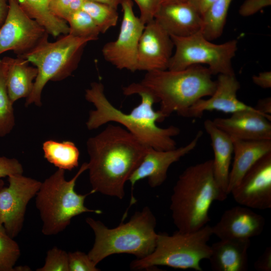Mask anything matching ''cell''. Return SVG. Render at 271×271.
<instances>
[{
  "label": "cell",
  "mask_w": 271,
  "mask_h": 271,
  "mask_svg": "<svg viewBox=\"0 0 271 271\" xmlns=\"http://www.w3.org/2000/svg\"><path fill=\"white\" fill-rule=\"evenodd\" d=\"M123 94L126 96L138 94L141 97V103L128 113L114 106L104 93V87L100 82H93L90 88L85 90V97L92 103L95 109L89 112L86 125L87 129H97L110 122L119 123L129 132L149 147L165 151L176 148L173 137L179 135V127L170 125L162 128L157 122L165 120L158 110L155 111L153 105L158 100L152 93L140 82L132 83L122 87Z\"/></svg>",
  "instance_id": "1"
},
{
  "label": "cell",
  "mask_w": 271,
  "mask_h": 271,
  "mask_svg": "<svg viewBox=\"0 0 271 271\" xmlns=\"http://www.w3.org/2000/svg\"><path fill=\"white\" fill-rule=\"evenodd\" d=\"M149 147L126 129L112 124L89 138L86 148L91 192L123 199L124 184Z\"/></svg>",
  "instance_id": "2"
},
{
  "label": "cell",
  "mask_w": 271,
  "mask_h": 271,
  "mask_svg": "<svg viewBox=\"0 0 271 271\" xmlns=\"http://www.w3.org/2000/svg\"><path fill=\"white\" fill-rule=\"evenodd\" d=\"M216 200L222 201L212 160L187 167L179 176L171 197L170 209L178 230L192 232L207 225Z\"/></svg>",
  "instance_id": "3"
},
{
  "label": "cell",
  "mask_w": 271,
  "mask_h": 271,
  "mask_svg": "<svg viewBox=\"0 0 271 271\" xmlns=\"http://www.w3.org/2000/svg\"><path fill=\"white\" fill-rule=\"evenodd\" d=\"M212 75L208 67L194 65L179 70L147 72L140 83L160 103L159 110L165 119L174 112L187 117L197 101L214 93L216 82Z\"/></svg>",
  "instance_id": "4"
},
{
  "label": "cell",
  "mask_w": 271,
  "mask_h": 271,
  "mask_svg": "<svg viewBox=\"0 0 271 271\" xmlns=\"http://www.w3.org/2000/svg\"><path fill=\"white\" fill-rule=\"evenodd\" d=\"M86 222L95 236L88 254L96 265L114 254L128 253L142 258L151 254L156 247L157 221L148 206L136 212L127 222H121L113 228H109L100 221L91 217L87 218Z\"/></svg>",
  "instance_id": "5"
},
{
  "label": "cell",
  "mask_w": 271,
  "mask_h": 271,
  "mask_svg": "<svg viewBox=\"0 0 271 271\" xmlns=\"http://www.w3.org/2000/svg\"><path fill=\"white\" fill-rule=\"evenodd\" d=\"M88 163H84L70 180L65 178V170L58 169L45 181L36 195V206L42 222V232L45 235H56L63 231L71 219L87 212L100 214L99 210L90 209L84 205V195L75 190L80 176L88 170Z\"/></svg>",
  "instance_id": "6"
},
{
  "label": "cell",
  "mask_w": 271,
  "mask_h": 271,
  "mask_svg": "<svg viewBox=\"0 0 271 271\" xmlns=\"http://www.w3.org/2000/svg\"><path fill=\"white\" fill-rule=\"evenodd\" d=\"M213 235L212 226L207 224L189 232L177 231L173 235L158 233L156 247L148 256L131 261L130 268L150 269L158 265L202 271L200 262L208 259L211 252L208 244Z\"/></svg>",
  "instance_id": "7"
},
{
  "label": "cell",
  "mask_w": 271,
  "mask_h": 271,
  "mask_svg": "<svg viewBox=\"0 0 271 271\" xmlns=\"http://www.w3.org/2000/svg\"><path fill=\"white\" fill-rule=\"evenodd\" d=\"M90 41L68 34L55 42L47 40L20 57L27 59L38 70L33 90L25 102L26 106L32 104L42 105V93L45 85L49 81H60L70 76L78 67L84 49Z\"/></svg>",
  "instance_id": "8"
},
{
  "label": "cell",
  "mask_w": 271,
  "mask_h": 271,
  "mask_svg": "<svg viewBox=\"0 0 271 271\" xmlns=\"http://www.w3.org/2000/svg\"><path fill=\"white\" fill-rule=\"evenodd\" d=\"M171 37L175 51L168 69L179 70L194 65L206 64L212 75H235L232 59L237 50L236 40L216 44L207 39L202 31L188 37Z\"/></svg>",
  "instance_id": "9"
},
{
  "label": "cell",
  "mask_w": 271,
  "mask_h": 271,
  "mask_svg": "<svg viewBox=\"0 0 271 271\" xmlns=\"http://www.w3.org/2000/svg\"><path fill=\"white\" fill-rule=\"evenodd\" d=\"M8 11L0 27V55L13 51L22 57L48 40L46 29L30 18L16 0H8Z\"/></svg>",
  "instance_id": "10"
},
{
  "label": "cell",
  "mask_w": 271,
  "mask_h": 271,
  "mask_svg": "<svg viewBox=\"0 0 271 271\" xmlns=\"http://www.w3.org/2000/svg\"><path fill=\"white\" fill-rule=\"evenodd\" d=\"M121 6L123 15L118 37L104 44L102 53L105 60L116 68L135 72L139 40L145 25L135 15L132 0H124Z\"/></svg>",
  "instance_id": "11"
},
{
  "label": "cell",
  "mask_w": 271,
  "mask_h": 271,
  "mask_svg": "<svg viewBox=\"0 0 271 271\" xmlns=\"http://www.w3.org/2000/svg\"><path fill=\"white\" fill-rule=\"evenodd\" d=\"M9 186L0 190V223L14 238L23 228L27 206L42 182L23 174L8 177Z\"/></svg>",
  "instance_id": "12"
},
{
  "label": "cell",
  "mask_w": 271,
  "mask_h": 271,
  "mask_svg": "<svg viewBox=\"0 0 271 271\" xmlns=\"http://www.w3.org/2000/svg\"><path fill=\"white\" fill-rule=\"evenodd\" d=\"M230 194L240 205L258 210L271 208V152L245 173Z\"/></svg>",
  "instance_id": "13"
},
{
  "label": "cell",
  "mask_w": 271,
  "mask_h": 271,
  "mask_svg": "<svg viewBox=\"0 0 271 271\" xmlns=\"http://www.w3.org/2000/svg\"><path fill=\"white\" fill-rule=\"evenodd\" d=\"M202 134V131L199 130L186 145L172 150L161 151L149 147L140 164L128 179L131 190L128 208L136 201L132 191L135 184L142 179L147 178L151 187L161 185L166 180L170 166L192 151L197 146Z\"/></svg>",
  "instance_id": "14"
},
{
  "label": "cell",
  "mask_w": 271,
  "mask_h": 271,
  "mask_svg": "<svg viewBox=\"0 0 271 271\" xmlns=\"http://www.w3.org/2000/svg\"><path fill=\"white\" fill-rule=\"evenodd\" d=\"M174 47L171 36L154 19L145 25L137 53V70H166Z\"/></svg>",
  "instance_id": "15"
},
{
  "label": "cell",
  "mask_w": 271,
  "mask_h": 271,
  "mask_svg": "<svg viewBox=\"0 0 271 271\" xmlns=\"http://www.w3.org/2000/svg\"><path fill=\"white\" fill-rule=\"evenodd\" d=\"M264 225L263 216L240 205L225 210L212 231L220 239H250L260 235Z\"/></svg>",
  "instance_id": "16"
},
{
  "label": "cell",
  "mask_w": 271,
  "mask_h": 271,
  "mask_svg": "<svg viewBox=\"0 0 271 271\" xmlns=\"http://www.w3.org/2000/svg\"><path fill=\"white\" fill-rule=\"evenodd\" d=\"M154 20L170 36L188 37L202 31V16L188 1L163 2Z\"/></svg>",
  "instance_id": "17"
},
{
  "label": "cell",
  "mask_w": 271,
  "mask_h": 271,
  "mask_svg": "<svg viewBox=\"0 0 271 271\" xmlns=\"http://www.w3.org/2000/svg\"><path fill=\"white\" fill-rule=\"evenodd\" d=\"M216 89L210 98L197 101L189 109L188 117H200L204 111L217 110L233 113L255 108L239 100L237 93L240 88L235 75L219 74L216 81Z\"/></svg>",
  "instance_id": "18"
},
{
  "label": "cell",
  "mask_w": 271,
  "mask_h": 271,
  "mask_svg": "<svg viewBox=\"0 0 271 271\" xmlns=\"http://www.w3.org/2000/svg\"><path fill=\"white\" fill-rule=\"evenodd\" d=\"M271 115L255 108L232 113L227 118H216L212 121L231 137L243 140H271Z\"/></svg>",
  "instance_id": "19"
},
{
  "label": "cell",
  "mask_w": 271,
  "mask_h": 271,
  "mask_svg": "<svg viewBox=\"0 0 271 271\" xmlns=\"http://www.w3.org/2000/svg\"><path fill=\"white\" fill-rule=\"evenodd\" d=\"M203 124L211 141L214 153V159L212 160L213 174L222 201L228 195L230 166L233 153V143L231 137L219 128L212 120L206 119Z\"/></svg>",
  "instance_id": "20"
},
{
  "label": "cell",
  "mask_w": 271,
  "mask_h": 271,
  "mask_svg": "<svg viewBox=\"0 0 271 271\" xmlns=\"http://www.w3.org/2000/svg\"><path fill=\"white\" fill-rule=\"evenodd\" d=\"M234 158L230 170L228 194L245 173L261 158L271 152V140H243L231 137Z\"/></svg>",
  "instance_id": "21"
},
{
  "label": "cell",
  "mask_w": 271,
  "mask_h": 271,
  "mask_svg": "<svg viewBox=\"0 0 271 271\" xmlns=\"http://www.w3.org/2000/svg\"><path fill=\"white\" fill-rule=\"evenodd\" d=\"M250 239H220L211 245L209 258L214 271H246Z\"/></svg>",
  "instance_id": "22"
},
{
  "label": "cell",
  "mask_w": 271,
  "mask_h": 271,
  "mask_svg": "<svg viewBox=\"0 0 271 271\" xmlns=\"http://www.w3.org/2000/svg\"><path fill=\"white\" fill-rule=\"evenodd\" d=\"M26 59L17 57L10 58L6 76L8 95L13 104L21 98H27L31 94L37 76L36 67L29 65Z\"/></svg>",
  "instance_id": "23"
},
{
  "label": "cell",
  "mask_w": 271,
  "mask_h": 271,
  "mask_svg": "<svg viewBox=\"0 0 271 271\" xmlns=\"http://www.w3.org/2000/svg\"><path fill=\"white\" fill-rule=\"evenodd\" d=\"M52 0H16L22 10L44 27L49 35L58 37L69 34L66 21L55 17L50 9Z\"/></svg>",
  "instance_id": "24"
},
{
  "label": "cell",
  "mask_w": 271,
  "mask_h": 271,
  "mask_svg": "<svg viewBox=\"0 0 271 271\" xmlns=\"http://www.w3.org/2000/svg\"><path fill=\"white\" fill-rule=\"evenodd\" d=\"M42 149L45 158L58 169L70 171L78 166L80 153L72 142L48 140Z\"/></svg>",
  "instance_id": "25"
},
{
  "label": "cell",
  "mask_w": 271,
  "mask_h": 271,
  "mask_svg": "<svg viewBox=\"0 0 271 271\" xmlns=\"http://www.w3.org/2000/svg\"><path fill=\"white\" fill-rule=\"evenodd\" d=\"M232 1L215 0L202 15V33L208 40L216 39L221 35Z\"/></svg>",
  "instance_id": "26"
},
{
  "label": "cell",
  "mask_w": 271,
  "mask_h": 271,
  "mask_svg": "<svg viewBox=\"0 0 271 271\" xmlns=\"http://www.w3.org/2000/svg\"><path fill=\"white\" fill-rule=\"evenodd\" d=\"M10 58L0 60V137L8 134L15 124L13 104L8 95L6 76Z\"/></svg>",
  "instance_id": "27"
},
{
  "label": "cell",
  "mask_w": 271,
  "mask_h": 271,
  "mask_svg": "<svg viewBox=\"0 0 271 271\" xmlns=\"http://www.w3.org/2000/svg\"><path fill=\"white\" fill-rule=\"evenodd\" d=\"M81 9L91 17L100 33H105L117 24L118 18L117 9L110 6L86 0Z\"/></svg>",
  "instance_id": "28"
},
{
  "label": "cell",
  "mask_w": 271,
  "mask_h": 271,
  "mask_svg": "<svg viewBox=\"0 0 271 271\" xmlns=\"http://www.w3.org/2000/svg\"><path fill=\"white\" fill-rule=\"evenodd\" d=\"M69 34L76 37L94 41L98 38L100 31L91 17L82 9L72 14L66 21Z\"/></svg>",
  "instance_id": "29"
},
{
  "label": "cell",
  "mask_w": 271,
  "mask_h": 271,
  "mask_svg": "<svg viewBox=\"0 0 271 271\" xmlns=\"http://www.w3.org/2000/svg\"><path fill=\"white\" fill-rule=\"evenodd\" d=\"M21 254L19 244L0 223V271H14Z\"/></svg>",
  "instance_id": "30"
},
{
  "label": "cell",
  "mask_w": 271,
  "mask_h": 271,
  "mask_svg": "<svg viewBox=\"0 0 271 271\" xmlns=\"http://www.w3.org/2000/svg\"><path fill=\"white\" fill-rule=\"evenodd\" d=\"M37 271H69L68 253L56 246L48 250L44 265Z\"/></svg>",
  "instance_id": "31"
},
{
  "label": "cell",
  "mask_w": 271,
  "mask_h": 271,
  "mask_svg": "<svg viewBox=\"0 0 271 271\" xmlns=\"http://www.w3.org/2000/svg\"><path fill=\"white\" fill-rule=\"evenodd\" d=\"M86 0H52L50 9L58 18L65 21L75 12L81 10Z\"/></svg>",
  "instance_id": "32"
},
{
  "label": "cell",
  "mask_w": 271,
  "mask_h": 271,
  "mask_svg": "<svg viewBox=\"0 0 271 271\" xmlns=\"http://www.w3.org/2000/svg\"><path fill=\"white\" fill-rule=\"evenodd\" d=\"M88 254L76 251L68 253L69 271H98Z\"/></svg>",
  "instance_id": "33"
},
{
  "label": "cell",
  "mask_w": 271,
  "mask_h": 271,
  "mask_svg": "<svg viewBox=\"0 0 271 271\" xmlns=\"http://www.w3.org/2000/svg\"><path fill=\"white\" fill-rule=\"evenodd\" d=\"M140 11V18L146 25L154 19V16L162 3L161 0H133Z\"/></svg>",
  "instance_id": "34"
},
{
  "label": "cell",
  "mask_w": 271,
  "mask_h": 271,
  "mask_svg": "<svg viewBox=\"0 0 271 271\" xmlns=\"http://www.w3.org/2000/svg\"><path fill=\"white\" fill-rule=\"evenodd\" d=\"M23 171L22 165L17 159L0 157V178L23 174Z\"/></svg>",
  "instance_id": "35"
},
{
  "label": "cell",
  "mask_w": 271,
  "mask_h": 271,
  "mask_svg": "<svg viewBox=\"0 0 271 271\" xmlns=\"http://www.w3.org/2000/svg\"><path fill=\"white\" fill-rule=\"evenodd\" d=\"M271 5V0H245L240 6L239 14L243 17L253 15Z\"/></svg>",
  "instance_id": "36"
},
{
  "label": "cell",
  "mask_w": 271,
  "mask_h": 271,
  "mask_svg": "<svg viewBox=\"0 0 271 271\" xmlns=\"http://www.w3.org/2000/svg\"><path fill=\"white\" fill-rule=\"evenodd\" d=\"M254 267L258 271L271 270V247L265 248L254 263Z\"/></svg>",
  "instance_id": "37"
},
{
  "label": "cell",
  "mask_w": 271,
  "mask_h": 271,
  "mask_svg": "<svg viewBox=\"0 0 271 271\" xmlns=\"http://www.w3.org/2000/svg\"><path fill=\"white\" fill-rule=\"evenodd\" d=\"M253 82L261 88L267 89L271 87V72L263 71L252 77Z\"/></svg>",
  "instance_id": "38"
},
{
  "label": "cell",
  "mask_w": 271,
  "mask_h": 271,
  "mask_svg": "<svg viewBox=\"0 0 271 271\" xmlns=\"http://www.w3.org/2000/svg\"><path fill=\"white\" fill-rule=\"evenodd\" d=\"M215 0H187L195 9L202 16Z\"/></svg>",
  "instance_id": "39"
},
{
  "label": "cell",
  "mask_w": 271,
  "mask_h": 271,
  "mask_svg": "<svg viewBox=\"0 0 271 271\" xmlns=\"http://www.w3.org/2000/svg\"><path fill=\"white\" fill-rule=\"evenodd\" d=\"M254 108L259 112L267 115L271 113V98L267 97L259 99Z\"/></svg>",
  "instance_id": "40"
},
{
  "label": "cell",
  "mask_w": 271,
  "mask_h": 271,
  "mask_svg": "<svg viewBox=\"0 0 271 271\" xmlns=\"http://www.w3.org/2000/svg\"><path fill=\"white\" fill-rule=\"evenodd\" d=\"M8 8V0H0V27L6 19Z\"/></svg>",
  "instance_id": "41"
},
{
  "label": "cell",
  "mask_w": 271,
  "mask_h": 271,
  "mask_svg": "<svg viewBox=\"0 0 271 271\" xmlns=\"http://www.w3.org/2000/svg\"><path fill=\"white\" fill-rule=\"evenodd\" d=\"M103 4L117 9L118 6L122 4L124 0H89Z\"/></svg>",
  "instance_id": "42"
},
{
  "label": "cell",
  "mask_w": 271,
  "mask_h": 271,
  "mask_svg": "<svg viewBox=\"0 0 271 271\" xmlns=\"http://www.w3.org/2000/svg\"><path fill=\"white\" fill-rule=\"evenodd\" d=\"M31 270L30 267L27 265H19L14 266V271H30Z\"/></svg>",
  "instance_id": "43"
},
{
  "label": "cell",
  "mask_w": 271,
  "mask_h": 271,
  "mask_svg": "<svg viewBox=\"0 0 271 271\" xmlns=\"http://www.w3.org/2000/svg\"><path fill=\"white\" fill-rule=\"evenodd\" d=\"M162 3L172 1H187V0H161Z\"/></svg>",
  "instance_id": "44"
},
{
  "label": "cell",
  "mask_w": 271,
  "mask_h": 271,
  "mask_svg": "<svg viewBox=\"0 0 271 271\" xmlns=\"http://www.w3.org/2000/svg\"><path fill=\"white\" fill-rule=\"evenodd\" d=\"M4 186V182L2 180L0 179V190Z\"/></svg>",
  "instance_id": "45"
}]
</instances>
